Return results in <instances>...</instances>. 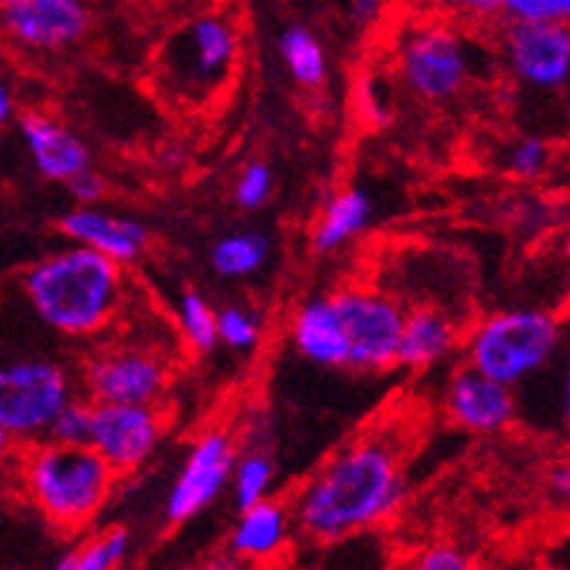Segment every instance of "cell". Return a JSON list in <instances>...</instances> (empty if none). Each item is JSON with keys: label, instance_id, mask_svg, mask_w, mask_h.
<instances>
[{"label": "cell", "instance_id": "1", "mask_svg": "<svg viewBox=\"0 0 570 570\" xmlns=\"http://www.w3.org/2000/svg\"><path fill=\"white\" fill-rule=\"evenodd\" d=\"M407 498L399 449L384 436H367L338 451L297 492L294 530L308 541L330 544L382 524Z\"/></svg>", "mask_w": 570, "mask_h": 570}, {"label": "cell", "instance_id": "2", "mask_svg": "<svg viewBox=\"0 0 570 570\" xmlns=\"http://www.w3.org/2000/svg\"><path fill=\"white\" fill-rule=\"evenodd\" d=\"M126 265L70 242L45 256L21 279L23 297L45 326L68 338H97L126 301Z\"/></svg>", "mask_w": 570, "mask_h": 570}, {"label": "cell", "instance_id": "3", "mask_svg": "<svg viewBox=\"0 0 570 570\" xmlns=\"http://www.w3.org/2000/svg\"><path fill=\"white\" fill-rule=\"evenodd\" d=\"M16 451V481L21 495L41 512L59 533L73 535L94 524V518L111 498L117 478L106 460L88 443H38Z\"/></svg>", "mask_w": 570, "mask_h": 570}, {"label": "cell", "instance_id": "4", "mask_svg": "<svg viewBox=\"0 0 570 570\" xmlns=\"http://www.w3.org/2000/svg\"><path fill=\"white\" fill-rule=\"evenodd\" d=\"M562 344V321L544 308H510L478 321L463 335L465 364L498 382H527L550 364Z\"/></svg>", "mask_w": 570, "mask_h": 570}, {"label": "cell", "instance_id": "5", "mask_svg": "<svg viewBox=\"0 0 570 570\" xmlns=\"http://www.w3.org/2000/svg\"><path fill=\"white\" fill-rule=\"evenodd\" d=\"M236 65V23L227 16H202L166 38L158 56V76L173 99L204 102L230 82Z\"/></svg>", "mask_w": 570, "mask_h": 570}, {"label": "cell", "instance_id": "6", "mask_svg": "<svg viewBox=\"0 0 570 570\" xmlns=\"http://www.w3.org/2000/svg\"><path fill=\"white\" fill-rule=\"evenodd\" d=\"M396 76L422 102L458 99L474 76L469 38L449 18L416 23L396 41Z\"/></svg>", "mask_w": 570, "mask_h": 570}, {"label": "cell", "instance_id": "7", "mask_svg": "<svg viewBox=\"0 0 570 570\" xmlns=\"http://www.w3.org/2000/svg\"><path fill=\"white\" fill-rule=\"evenodd\" d=\"M76 396V382L56 361L21 358L0 364V425L16 445L47 440L56 413Z\"/></svg>", "mask_w": 570, "mask_h": 570}, {"label": "cell", "instance_id": "8", "mask_svg": "<svg viewBox=\"0 0 570 570\" xmlns=\"http://www.w3.org/2000/svg\"><path fill=\"white\" fill-rule=\"evenodd\" d=\"M346 335V367L358 373H382L396 367L405 308L379 288L353 285L332 294Z\"/></svg>", "mask_w": 570, "mask_h": 570}, {"label": "cell", "instance_id": "9", "mask_svg": "<svg viewBox=\"0 0 570 570\" xmlns=\"http://www.w3.org/2000/svg\"><path fill=\"white\" fill-rule=\"evenodd\" d=\"M166 420L158 405L142 402H90L88 445L117 474L137 472L158 451Z\"/></svg>", "mask_w": 570, "mask_h": 570}, {"label": "cell", "instance_id": "10", "mask_svg": "<svg viewBox=\"0 0 570 570\" xmlns=\"http://www.w3.org/2000/svg\"><path fill=\"white\" fill-rule=\"evenodd\" d=\"M169 387V364L142 344H117L85 364L82 391L88 402H142L158 405Z\"/></svg>", "mask_w": 570, "mask_h": 570}, {"label": "cell", "instance_id": "11", "mask_svg": "<svg viewBox=\"0 0 570 570\" xmlns=\"http://www.w3.org/2000/svg\"><path fill=\"white\" fill-rule=\"evenodd\" d=\"M501 59L515 82L533 90H562L570 79L568 23L507 21Z\"/></svg>", "mask_w": 570, "mask_h": 570}, {"label": "cell", "instance_id": "12", "mask_svg": "<svg viewBox=\"0 0 570 570\" xmlns=\"http://www.w3.org/2000/svg\"><path fill=\"white\" fill-rule=\"evenodd\" d=\"M236 454V440L227 428H210L198 436L166 498V515L173 524H184L218 501L230 487Z\"/></svg>", "mask_w": 570, "mask_h": 570}, {"label": "cell", "instance_id": "13", "mask_svg": "<svg viewBox=\"0 0 570 570\" xmlns=\"http://www.w3.org/2000/svg\"><path fill=\"white\" fill-rule=\"evenodd\" d=\"M94 27L90 0H21L0 9V30L21 50H68Z\"/></svg>", "mask_w": 570, "mask_h": 570}, {"label": "cell", "instance_id": "14", "mask_svg": "<svg viewBox=\"0 0 570 570\" xmlns=\"http://www.w3.org/2000/svg\"><path fill=\"white\" fill-rule=\"evenodd\" d=\"M445 411L460 428L472 434H501L515 422L518 399L510 384L465 364L451 375Z\"/></svg>", "mask_w": 570, "mask_h": 570}, {"label": "cell", "instance_id": "15", "mask_svg": "<svg viewBox=\"0 0 570 570\" xmlns=\"http://www.w3.org/2000/svg\"><path fill=\"white\" fill-rule=\"evenodd\" d=\"M59 230L65 239L106 254L120 265L137 263L149 250V227L135 218L108 213L97 204H79L59 218Z\"/></svg>", "mask_w": 570, "mask_h": 570}, {"label": "cell", "instance_id": "16", "mask_svg": "<svg viewBox=\"0 0 570 570\" xmlns=\"http://www.w3.org/2000/svg\"><path fill=\"white\" fill-rule=\"evenodd\" d=\"M21 140L32 164L45 178L68 184L73 175L90 166V151L79 135L47 111H23L18 117Z\"/></svg>", "mask_w": 570, "mask_h": 570}, {"label": "cell", "instance_id": "17", "mask_svg": "<svg viewBox=\"0 0 570 570\" xmlns=\"http://www.w3.org/2000/svg\"><path fill=\"white\" fill-rule=\"evenodd\" d=\"M294 535L292 507L265 495L263 501L239 510L230 533V550L239 562H274L288 550Z\"/></svg>", "mask_w": 570, "mask_h": 570}, {"label": "cell", "instance_id": "18", "mask_svg": "<svg viewBox=\"0 0 570 570\" xmlns=\"http://www.w3.org/2000/svg\"><path fill=\"white\" fill-rule=\"evenodd\" d=\"M463 344L458 321L440 308H411L402 323L396 364L407 370H428L449 358Z\"/></svg>", "mask_w": 570, "mask_h": 570}, {"label": "cell", "instance_id": "19", "mask_svg": "<svg viewBox=\"0 0 570 570\" xmlns=\"http://www.w3.org/2000/svg\"><path fill=\"white\" fill-rule=\"evenodd\" d=\"M292 341L297 353L321 367H346V335L332 297L303 303L292 321Z\"/></svg>", "mask_w": 570, "mask_h": 570}, {"label": "cell", "instance_id": "20", "mask_svg": "<svg viewBox=\"0 0 570 570\" xmlns=\"http://www.w3.org/2000/svg\"><path fill=\"white\" fill-rule=\"evenodd\" d=\"M370 222H373V202L367 193L361 187L341 189L323 207L315 233H312V245L317 254H332L367 230Z\"/></svg>", "mask_w": 570, "mask_h": 570}, {"label": "cell", "instance_id": "21", "mask_svg": "<svg viewBox=\"0 0 570 570\" xmlns=\"http://www.w3.org/2000/svg\"><path fill=\"white\" fill-rule=\"evenodd\" d=\"M277 50L283 65L288 68L292 79L303 88H321L330 73V61H326V50H323L321 38L308 27L294 23L283 36L277 38Z\"/></svg>", "mask_w": 570, "mask_h": 570}, {"label": "cell", "instance_id": "22", "mask_svg": "<svg viewBox=\"0 0 570 570\" xmlns=\"http://www.w3.org/2000/svg\"><path fill=\"white\" fill-rule=\"evenodd\" d=\"M271 245L263 233L242 230V233H227L213 245L210 263L218 277L225 279H242L250 277L256 271L268 263Z\"/></svg>", "mask_w": 570, "mask_h": 570}, {"label": "cell", "instance_id": "23", "mask_svg": "<svg viewBox=\"0 0 570 570\" xmlns=\"http://www.w3.org/2000/svg\"><path fill=\"white\" fill-rule=\"evenodd\" d=\"M128 553H131V535L126 527H111L102 533L90 535L85 544L70 548L53 564L56 570H117L126 564Z\"/></svg>", "mask_w": 570, "mask_h": 570}, {"label": "cell", "instance_id": "24", "mask_svg": "<svg viewBox=\"0 0 570 570\" xmlns=\"http://www.w3.org/2000/svg\"><path fill=\"white\" fill-rule=\"evenodd\" d=\"M230 483L236 510H245L250 503L263 501L271 492V483H274V460L268 458V451L250 449L245 454H236Z\"/></svg>", "mask_w": 570, "mask_h": 570}, {"label": "cell", "instance_id": "25", "mask_svg": "<svg viewBox=\"0 0 570 570\" xmlns=\"http://www.w3.org/2000/svg\"><path fill=\"white\" fill-rule=\"evenodd\" d=\"M178 332L196 353H210L218 344L216 308L198 292H184L178 301Z\"/></svg>", "mask_w": 570, "mask_h": 570}, {"label": "cell", "instance_id": "26", "mask_svg": "<svg viewBox=\"0 0 570 570\" xmlns=\"http://www.w3.org/2000/svg\"><path fill=\"white\" fill-rule=\"evenodd\" d=\"M216 332L218 344L239 350V353H250L263 341V317L256 315L254 308L230 303L216 312Z\"/></svg>", "mask_w": 570, "mask_h": 570}, {"label": "cell", "instance_id": "27", "mask_svg": "<svg viewBox=\"0 0 570 570\" xmlns=\"http://www.w3.org/2000/svg\"><path fill=\"white\" fill-rule=\"evenodd\" d=\"M550 146L541 137H521L510 146L507 169L521 180H539L550 169Z\"/></svg>", "mask_w": 570, "mask_h": 570}, {"label": "cell", "instance_id": "28", "mask_svg": "<svg viewBox=\"0 0 570 570\" xmlns=\"http://www.w3.org/2000/svg\"><path fill=\"white\" fill-rule=\"evenodd\" d=\"M88 425H90V402L85 396H73L68 405L56 413L50 422L47 440L53 443H88Z\"/></svg>", "mask_w": 570, "mask_h": 570}, {"label": "cell", "instance_id": "29", "mask_svg": "<svg viewBox=\"0 0 570 570\" xmlns=\"http://www.w3.org/2000/svg\"><path fill=\"white\" fill-rule=\"evenodd\" d=\"M503 21L568 23L570 0H501Z\"/></svg>", "mask_w": 570, "mask_h": 570}, {"label": "cell", "instance_id": "30", "mask_svg": "<svg viewBox=\"0 0 570 570\" xmlns=\"http://www.w3.org/2000/svg\"><path fill=\"white\" fill-rule=\"evenodd\" d=\"M271 193H274V173L263 160L248 164L236 178V204L242 210H259L263 204H268Z\"/></svg>", "mask_w": 570, "mask_h": 570}, {"label": "cell", "instance_id": "31", "mask_svg": "<svg viewBox=\"0 0 570 570\" xmlns=\"http://www.w3.org/2000/svg\"><path fill=\"white\" fill-rule=\"evenodd\" d=\"M428 3L449 21L474 23V27L501 18V0H428Z\"/></svg>", "mask_w": 570, "mask_h": 570}, {"label": "cell", "instance_id": "32", "mask_svg": "<svg viewBox=\"0 0 570 570\" xmlns=\"http://www.w3.org/2000/svg\"><path fill=\"white\" fill-rule=\"evenodd\" d=\"M358 106L361 114L367 117L370 126H384V122L391 120V108H387V97H384L379 79H364V82H361Z\"/></svg>", "mask_w": 570, "mask_h": 570}, {"label": "cell", "instance_id": "33", "mask_svg": "<svg viewBox=\"0 0 570 570\" xmlns=\"http://www.w3.org/2000/svg\"><path fill=\"white\" fill-rule=\"evenodd\" d=\"M416 568L422 570H469L472 568V559L465 553H460L458 548H431L420 556Z\"/></svg>", "mask_w": 570, "mask_h": 570}, {"label": "cell", "instance_id": "34", "mask_svg": "<svg viewBox=\"0 0 570 570\" xmlns=\"http://www.w3.org/2000/svg\"><path fill=\"white\" fill-rule=\"evenodd\" d=\"M70 193H73V198L79 204H97L99 198L106 196V180L99 178L97 169H82L79 175H73V178L68 180Z\"/></svg>", "mask_w": 570, "mask_h": 570}, {"label": "cell", "instance_id": "35", "mask_svg": "<svg viewBox=\"0 0 570 570\" xmlns=\"http://www.w3.org/2000/svg\"><path fill=\"white\" fill-rule=\"evenodd\" d=\"M384 12V0H350V16L358 23H375Z\"/></svg>", "mask_w": 570, "mask_h": 570}, {"label": "cell", "instance_id": "36", "mask_svg": "<svg viewBox=\"0 0 570 570\" xmlns=\"http://www.w3.org/2000/svg\"><path fill=\"white\" fill-rule=\"evenodd\" d=\"M550 492H553L556 498H568L570 495V465L568 463H556L553 469H550Z\"/></svg>", "mask_w": 570, "mask_h": 570}, {"label": "cell", "instance_id": "37", "mask_svg": "<svg viewBox=\"0 0 570 570\" xmlns=\"http://www.w3.org/2000/svg\"><path fill=\"white\" fill-rule=\"evenodd\" d=\"M12 117H16V94L0 79V126H7Z\"/></svg>", "mask_w": 570, "mask_h": 570}, {"label": "cell", "instance_id": "38", "mask_svg": "<svg viewBox=\"0 0 570 570\" xmlns=\"http://www.w3.org/2000/svg\"><path fill=\"white\" fill-rule=\"evenodd\" d=\"M16 440L9 436V431L3 425H0V469H7L12 460H16Z\"/></svg>", "mask_w": 570, "mask_h": 570}, {"label": "cell", "instance_id": "39", "mask_svg": "<svg viewBox=\"0 0 570 570\" xmlns=\"http://www.w3.org/2000/svg\"><path fill=\"white\" fill-rule=\"evenodd\" d=\"M16 3H21V0H0V9H9V7H16Z\"/></svg>", "mask_w": 570, "mask_h": 570}]
</instances>
